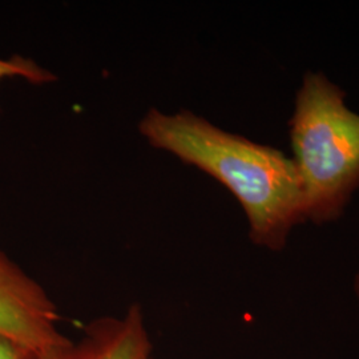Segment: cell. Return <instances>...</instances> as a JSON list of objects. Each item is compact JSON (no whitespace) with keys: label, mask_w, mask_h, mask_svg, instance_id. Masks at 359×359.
<instances>
[{"label":"cell","mask_w":359,"mask_h":359,"mask_svg":"<svg viewBox=\"0 0 359 359\" xmlns=\"http://www.w3.org/2000/svg\"><path fill=\"white\" fill-rule=\"evenodd\" d=\"M139 130L156 149L198 168L231 191L244 209L253 244L280 252L290 231L305 222L294 160L280 149L218 128L191 111L168 115L152 108Z\"/></svg>","instance_id":"1"},{"label":"cell","mask_w":359,"mask_h":359,"mask_svg":"<svg viewBox=\"0 0 359 359\" xmlns=\"http://www.w3.org/2000/svg\"><path fill=\"white\" fill-rule=\"evenodd\" d=\"M293 160L299 175L305 221L317 225L344 215L359 188V115L322 72L308 71L289 120Z\"/></svg>","instance_id":"2"},{"label":"cell","mask_w":359,"mask_h":359,"mask_svg":"<svg viewBox=\"0 0 359 359\" xmlns=\"http://www.w3.org/2000/svg\"><path fill=\"white\" fill-rule=\"evenodd\" d=\"M59 323V310L43 286L0 252V337L43 353L69 339Z\"/></svg>","instance_id":"3"},{"label":"cell","mask_w":359,"mask_h":359,"mask_svg":"<svg viewBox=\"0 0 359 359\" xmlns=\"http://www.w3.org/2000/svg\"><path fill=\"white\" fill-rule=\"evenodd\" d=\"M36 359H154V344L139 305L118 317L90 322L81 337L38 353Z\"/></svg>","instance_id":"4"},{"label":"cell","mask_w":359,"mask_h":359,"mask_svg":"<svg viewBox=\"0 0 359 359\" xmlns=\"http://www.w3.org/2000/svg\"><path fill=\"white\" fill-rule=\"evenodd\" d=\"M6 77H22L31 84H48L57 80L51 71L40 67L32 59L13 55L10 59L0 57V80Z\"/></svg>","instance_id":"5"},{"label":"cell","mask_w":359,"mask_h":359,"mask_svg":"<svg viewBox=\"0 0 359 359\" xmlns=\"http://www.w3.org/2000/svg\"><path fill=\"white\" fill-rule=\"evenodd\" d=\"M38 353L13 339L0 337V359H36Z\"/></svg>","instance_id":"6"},{"label":"cell","mask_w":359,"mask_h":359,"mask_svg":"<svg viewBox=\"0 0 359 359\" xmlns=\"http://www.w3.org/2000/svg\"><path fill=\"white\" fill-rule=\"evenodd\" d=\"M354 287H355V293L359 299V273L357 274V278H355V283H354Z\"/></svg>","instance_id":"7"}]
</instances>
